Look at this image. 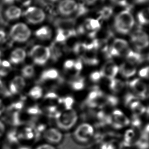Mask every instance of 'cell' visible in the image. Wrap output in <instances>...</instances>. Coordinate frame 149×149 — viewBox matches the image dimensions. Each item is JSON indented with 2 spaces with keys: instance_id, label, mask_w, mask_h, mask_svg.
<instances>
[{
  "instance_id": "obj_1",
  "label": "cell",
  "mask_w": 149,
  "mask_h": 149,
  "mask_svg": "<svg viewBox=\"0 0 149 149\" xmlns=\"http://www.w3.org/2000/svg\"><path fill=\"white\" fill-rule=\"evenodd\" d=\"M134 25V19L129 10H124L119 13L115 18V28L121 34H127Z\"/></svg>"
},
{
  "instance_id": "obj_2",
  "label": "cell",
  "mask_w": 149,
  "mask_h": 149,
  "mask_svg": "<svg viewBox=\"0 0 149 149\" xmlns=\"http://www.w3.org/2000/svg\"><path fill=\"white\" fill-rule=\"evenodd\" d=\"M10 38L15 42L23 43L28 40L31 36V31L23 22H18L12 26L10 30Z\"/></svg>"
},
{
  "instance_id": "obj_3",
  "label": "cell",
  "mask_w": 149,
  "mask_h": 149,
  "mask_svg": "<svg viewBox=\"0 0 149 149\" xmlns=\"http://www.w3.org/2000/svg\"><path fill=\"white\" fill-rule=\"evenodd\" d=\"M30 55L35 64L42 65L46 63L50 57L49 48L41 45H36L31 48Z\"/></svg>"
},
{
  "instance_id": "obj_4",
  "label": "cell",
  "mask_w": 149,
  "mask_h": 149,
  "mask_svg": "<svg viewBox=\"0 0 149 149\" xmlns=\"http://www.w3.org/2000/svg\"><path fill=\"white\" fill-rule=\"evenodd\" d=\"M77 119V113L74 110H66L64 112H61L60 117L56 119V123L61 129L68 130L74 126Z\"/></svg>"
},
{
  "instance_id": "obj_5",
  "label": "cell",
  "mask_w": 149,
  "mask_h": 149,
  "mask_svg": "<svg viewBox=\"0 0 149 149\" xmlns=\"http://www.w3.org/2000/svg\"><path fill=\"white\" fill-rule=\"evenodd\" d=\"M25 19L32 24H38L45 18V14L42 9L36 7H29L23 13Z\"/></svg>"
},
{
  "instance_id": "obj_6",
  "label": "cell",
  "mask_w": 149,
  "mask_h": 149,
  "mask_svg": "<svg viewBox=\"0 0 149 149\" xmlns=\"http://www.w3.org/2000/svg\"><path fill=\"white\" fill-rule=\"evenodd\" d=\"M131 41L139 50L145 48L149 45V38L147 34L141 30L135 31L132 33Z\"/></svg>"
},
{
  "instance_id": "obj_7",
  "label": "cell",
  "mask_w": 149,
  "mask_h": 149,
  "mask_svg": "<svg viewBox=\"0 0 149 149\" xmlns=\"http://www.w3.org/2000/svg\"><path fill=\"white\" fill-rule=\"evenodd\" d=\"M129 86L136 94L139 99H144L147 97L146 85L139 79H135L129 83Z\"/></svg>"
},
{
  "instance_id": "obj_8",
  "label": "cell",
  "mask_w": 149,
  "mask_h": 149,
  "mask_svg": "<svg viewBox=\"0 0 149 149\" xmlns=\"http://www.w3.org/2000/svg\"><path fill=\"white\" fill-rule=\"evenodd\" d=\"M77 5L74 0H62L58 5V11L63 15H69L76 11Z\"/></svg>"
},
{
  "instance_id": "obj_9",
  "label": "cell",
  "mask_w": 149,
  "mask_h": 149,
  "mask_svg": "<svg viewBox=\"0 0 149 149\" xmlns=\"http://www.w3.org/2000/svg\"><path fill=\"white\" fill-rule=\"evenodd\" d=\"M119 71V67L113 61L106 63L100 71L102 77H105L109 79H114Z\"/></svg>"
},
{
  "instance_id": "obj_10",
  "label": "cell",
  "mask_w": 149,
  "mask_h": 149,
  "mask_svg": "<svg viewBox=\"0 0 149 149\" xmlns=\"http://www.w3.org/2000/svg\"><path fill=\"white\" fill-rule=\"evenodd\" d=\"M26 86V81L22 76H17L14 77L9 84V91L13 95L20 93Z\"/></svg>"
},
{
  "instance_id": "obj_11",
  "label": "cell",
  "mask_w": 149,
  "mask_h": 149,
  "mask_svg": "<svg viewBox=\"0 0 149 149\" xmlns=\"http://www.w3.org/2000/svg\"><path fill=\"white\" fill-rule=\"evenodd\" d=\"M26 56V52L24 49L20 48H15L10 54V63L14 65L20 64L24 61Z\"/></svg>"
},
{
  "instance_id": "obj_12",
  "label": "cell",
  "mask_w": 149,
  "mask_h": 149,
  "mask_svg": "<svg viewBox=\"0 0 149 149\" xmlns=\"http://www.w3.org/2000/svg\"><path fill=\"white\" fill-rule=\"evenodd\" d=\"M22 14V10L21 8L18 6L14 5L8 7L5 12L6 18L9 20H18L20 18Z\"/></svg>"
},
{
  "instance_id": "obj_13",
  "label": "cell",
  "mask_w": 149,
  "mask_h": 149,
  "mask_svg": "<svg viewBox=\"0 0 149 149\" xmlns=\"http://www.w3.org/2000/svg\"><path fill=\"white\" fill-rule=\"evenodd\" d=\"M45 138L52 143H58L62 139V135L60 132L54 128H50L45 132Z\"/></svg>"
},
{
  "instance_id": "obj_14",
  "label": "cell",
  "mask_w": 149,
  "mask_h": 149,
  "mask_svg": "<svg viewBox=\"0 0 149 149\" xmlns=\"http://www.w3.org/2000/svg\"><path fill=\"white\" fill-rule=\"evenodd\" d=\"M115 50L119 53L120 55L126 54L129 51V46L127 41L122 39H116L113 42L111 46Z\"/></svg>"
},
{
  "instance_id": "obj_15",
  "label": "cell",
  "mask_w": 149,
  "mask_h": 149,
  "mask_svg": "<svg viewBox=\"0 0 149 149\" xmlns=\"http://www.w3.org/2000/svg\"><path fill=\"white\" fill-rule=\"evenodd\" d=\"M119 71H120V73L123 77L125 78H129L135 74L136 69L134 65L127 62L123 63L121 65L119 69Z\"/></svg>"
},
{
  "instance_id": "obj_16",
  "label": "cell",
  "mask_w": 149,
  "mask_h": 149,
  "mask_svg": "<svg viewBox=\"0 0 149 149\" xmlns=\"http://www.w3.org/2000/svg\"><path fill=\"white\" fill-rule=\"evenodd\" d=\"M55 25L58 29L64 30H72L75 25V21L72 18L58 19L56 20Z\"/></svg>"
},
{
  "instance_id": "obj_17",
  "label": "cell",
  "mask_w": 149,
  "mask_h": 149,
  "mask_svg": "<svg viewBox=\"0 0 149 149\" xmlns=\"http://www.w3.org/2000/svg\"><path fill=\"white\" fill-rule=\"evenodd\" d=\"M112 118L113 121L122 127L127 126L130 124L129 119L122 111L119 110H115L113 111Z\"/></svg>"
},
{
  "instance_id": "obj_18",
  "label": "cell",
  "mask_w": 149,
  "mask_h": 149,
  "mask_svg": "<svg viewBox=\"0 0 149 149\" xmlns=\"http://www.w3.org/2000/svg\"><path fill=\"white\" fill-rule=\"evenodd\" d=\"M52 35V30L47 26L42 27L35 32L36 37L41 40L49 39Z\"/></svg>"
},
{
  "instance_id": "obj_19",
  "label": "cell",
  "mask_w": 149,
  "mask_h": 149,
  "mask_svg": "<svg viewBox=\"0 0 149 149\" xmlns=\"http://www.w3.org/2000/svg\"><path fill=\"white\" fill-rule=\"evenodd\" d=\"M126 56L128 62L132 63L133 65H134L135 63H141L143 60V58L141 55L138 53L133 52L130 49L126 53Z\"/></svg>"
},
{
  "instance_id": "obj_20",
  "label": "cell",
  "mask_w": 149,
  "mask_h": 149,
  "mask_svg": "<svg viewBox=\"0 0 149 149\" xmlns=\"http://www.w3.org/2000/svg\"><path fill=\"white\" fill-rule=\"evenodd\" d=\"M83 59L84 62L88 65H95L98 64L99 61L97 58L95 54L93 53H86L83 55Z\"/></svg>"
},
{
  "instance_id": "obj_21",
  "label": "cell",
  "mask_w": 149,
  "mask_h": 149,
  "mask_svg": "<svg viewBox=\"0 0 149 149\" xmlns=\"http://www.w3.org/2000/svg\"><path fill=\"white\" fill-rule=\"evenodd\" d=\"M58 76V72L55 69H49L43 71L41 75V79L42 80L56 79Z\"/></svg>"
},
{
  "instance_id": "obj_22",
  "label": "cell",
  "mask_w": 149,
  "mask_h": 149,
  "mask_svg": "<svg viewBox=\"0 0 149 149\" xmlns=\"http://www.w3.org/2000/svg\"><path fill=\"white\" fill-rule=\"evenodd\" d=\"M109 87L111 91L115 93H118L124 88V83L119 79H113L111 80Z\"/></svg>"
},
{
  "instance_id": "obj_23",
  "label": "cell",
  "mask_w": 149,
  "mask_h": 149,
  "mask_svg": "<svg viewBox=\"0 0 149 149\" xmlns=\"http://www.w3.org/2000/svg\"><path fill=\"white\" fill-rule=\"evenodd\" d=\"M129 107L133 112L135 113V116L142 115L143 113L145 112V107H144L143 105L139 102V101L133 102L129 106Z\"/></svg>"
},
{
  "instance_id": "obj_24",
  "label": "cell",
  "mask_w": 149,
  "mask_h": 149,
  "mask_svg": "<svg viewBox=\"0 0 149 149\" xmlns=\"http://www.w3.org/2000/svg\"><path fill=\"white\" fill-rule=\"evenodd\" d=\"M43 95V90L41 87L35 86L31 89L29 92V96L32 99L38 100L41 98Z\"/></svg>"
},
{
  "instance_id": "obj_25",
  "label": "cell",
  "mask_w": 149,
  "mask_h": 149,
  "mask_svg": "<svg viewBox=\"0 0 149 149\" xmlns=\"http://www.w3.org/2000/svg\"><path fill=\"white\" fill-rule=\"evenodd\" d=\"M137 20L142 25H146L149 23V10L148 9L142 10L137 14Z\"/></svg>"
},
{
  "instance_id": "obj_26",
  "label": "cell",
  "mask_w": 149,
  "mask_h": 149,
  "mask_svg": "<svg viewBox=\"0 0 149 149\" xmlns=\"http://www.w3.org/2000/svg\"><path fill=\"white\" fill-rule=\"evenodd\" d=\"M100 26L99 21L95 19L89 18L86 22V27L88 30H98Z\"/></svg>"
},
{
  "instance_id": "obj_27",
  "label": "cell",
  "mask_w": 149,
  "mask_h": 149,
  "mask_svg": "<svg viewBox=\"0 0 149 149\" xmlns=\"http://www.w3.org/2000/svg\"><path fill=\"white\" fill-rule=\"evenodd\" d=\"M21 73L24 78H31L34 74V68L31 65H26L22 68Z\"/></svg>"
},
{
  "instance_id": "obj_28",
  "label": "cell",
  "mask_w": 149,
  "mask_h": 149,
  "mask_svg": "<svg viewBox=\"0 0 149 149\" xmlns=\"http://www.w3.org/2000/svg\"><path fill=\"white\" fill-rule=\"evenodd\" d=\"M58 102L60 104L64 105L65 108L66 110H70L72 109L74 100L72 97H67L64 98H58Z\"/></svg>"
},
{
  "instance_id": "obj_29",
  "label": "cell",
  "mask_w": 149,
  "mask_h": 149,
  "mask_svg": "<svg viewBox=\"0 0 149 149\" xmlns=\"http://www.w3.org/2000/svg\"><path fill=\"white\" fill-rule=\"evenodd\" d=\"M21 139L30 140L32 139L34 136V133L33 129L30 127H26L22 131L20 132Z\"/></svg>"
},
{
  "instance_id": "obj_30",
  "label": "cell",
  "mask_w": 149,
  "mask_h": 149,
  "mask_svg": "<svg viewBox=\"0 0 149 149\" xmlns=\"http://www.w3.org/2000/svg\"><path fill=\"white\" fill-rule=\"evenodd\" d=\"M135 133L132 129L128 130L125 133L124 143V145L125 146L130 145L131 142L135 137Z\"/></svg>"
},
{
  "instance_id": "obj_31",
  "label": "cell",
  "mask_w": 149,
  "mask_h": 149,
  "mask_svg": "<svg viewBox=\"0 0 149 149\" xmlns=\"http://www.w3.org/2000/svg\"><path fill=\"white\" fill-rule=\"evenodd\" d=\"M8 138L9 141L11 143H18L20 139H22L20 136V132H18L15 130L10 131V132L8 133Z\"/></svg>"
},
{
  "instance_id": "obj_32",
  "label": "cell",
  "mask_w": 149,
  "mask_h": 149,
  "mask_svg": "<svg viewBox=\"0 0 149 149\" xmlns=\"http://www.w3.org/2000/svg\"><path fill=\"white\" fill-rule=\"evenodd\" d=\"M0 67V76H5L9 73L11 67V65L9 62L4 60L1 62Z\"/></svg>"
},
{
  "instance_id": "obj_33",
  "label": "cell",
  "mask_w": 149,
  "mask_h": 149,
  "mask_svg": "<svg viewBox=\"0 0 149 149\" xmlns=\"http://www.w3.org/2000/svg\"><path fill=\"white\" fill-rule=\"evenodd\" d=\"M113 9L111 7L106 6L100 10V15L101 18L104 20H107L113 14Z\"/></svg>"
},
{
  "instance_id": "obj_34",
  "label": "cell",
  "mask_w": 149,
  "mask_h": 149,
  "mask_svg": "<svg viewBox=\"0 0 149 149\" xmlns=\"http://www.w3.org/2000/svg\"><path fill=\"white\" fill-rule=\"evenodd\" d=\"M137 145L140 149H148L149 147L148 135H143L137 142Z\"/></svg>"
},
{
  "instance_id": "obj_35",
  "label": "cell",
  "mask_w": 149,
  "mask_h": 149,
  "mask_svg": "<svg viewBox=\"0 0 149 149\" xmlns=\"http://www.w3.org/2000/svg\"><path fill=\"white\" fill-rule=\"evenodd\" d=\"M79 128L86 133L89 137H91L94 133V129L92 126L88 124H83L79 127Z\"/></svg>"
},
{
  "instance_id": "obj_36",
  "label": "cell",
  "mask_w": 149,
  "mask_h": 149,
  "mask_svg": "<svg viewBox=\"0 0 149 149\" xmlns=\"http://www.w3.org/2000/svg\"><path fill=\"white\" fill-rule=\"evenodd\" d=\"M85 86V83L83 79L74 81L71 83V87L75 91H80L83 89Z\"/></svg>"
},
{
  "instance_id": "obj_37",
  "label": "cell",
  "mask_w": 149,
  "mask_h": 149,
  "mask_svg": "<svg viewBox=\"0 0 149 149\" xmlns=\"http://www.w3.org/2000/svg\"><path fill=\"white\" fill-rule=\"evenodd\" d=\"M139 99L137 98V96L135 95H132L131 93H128L125 97V105L129 107V106L133 102L139 101Z\"/></svg>"
},
{
  "instance_id": "obj_38",
  "label": "cell",
  "mask_w": 149,
  "mask_h": 149,
  "mask_svg": "<svg viewBox=\"0 0 149 149\" xmlns=\"http://www.w3.org/2000/svg\"><path fill=\"white\" fill-rule=\"evenodd\" d=\"M119 103V99L115 96H108L105 98V103L111 106H115Z\"/></svg>"
},
{
  "instance_id": "obj_39",
  "label": "cell",
  "mask_w": 149,
  "mask_h": 149,
  "mask_svg": "<svg viewBox=\"0 0 149 149\" xmlns=\"http://www.w3.org/2000/svg\"><path fill=\"white\" fill-rule=\"evenodd\" d=\"M67 38L65 36L62 30L61 29H58L57 31V34H56V42H64L66 40Z\"/></svg>"
},
{
  "instance_id": "obj_40",
  "label": "cell",
  "mask_w": 149,
  "mask_h": 149,
  "mask_svg": "<svg viewBox=\"0 0 149 149\" xmlns=\"http://www.w3.org/2000/svg\"><path fill=\"white\" fill-rule=\"evenodd\" d=\"M27 112L31 115H37L41 114L42 112L38 106H34L28 108L27 110Z\"/></svg>"
},
{
  "instance_id": "obj_41",
  "label": "cell",
  "mask_w": 149,
  "mask_h": 149,
  "mask_svg": "<svg viewBox=\"0 0 149 149\" xmlns=\"http://www.w3.org/2000/svg\"><path fill=\"white\" fill-rule=\"evenodd\" d=\"M90 79L91 80L96 82L97 81L100 80L101 78L102 77L101 74L100 72H98V71H95L93 73H92L90 74Z\"/></svg>"
},
{
  "instance_id": "obj_42",
  "label": "cell",
  "mask_w": 149,
  "mask_h": 149,
  "mask_svg": "<svg viewBox=\"0 0 149 149\" xmlns=\"http://www.w3.org/2000/svg\"><path fill=\"white\" fill-rule=\"evenodd\" d=\"M87 11V8L85 6L82 4H79L77 5V8L75 12L77 16H81V15L85 14Z\"/></svg>"
},
{
  "instance_id": "obj_43",
  "label": "cell",
  "mask_w": 149,
  "mask_h": 149,
  "mask_svg": "<svg viewBox=\"0 0 149 149\" xmlns=\"http://www.w3.org/2000/svg\"><path fill=\"white\" fill-rule=\"evenodd\" d=\"M149 67H147L143 68L139 71V76L143 78H148L149 77Z\"/></svg>"
},
{
  "instance_id": "obj_44",
  "label": "cell",
  "mask_w": 149,
  "mask_h": 149,
  "mask_svg": "<svg viewBox=\"0 0 149 149\" xmlns=\"http://www.w3.org/2000/svg\"><path fill=\"white\" fill-rule=\"evenodd\" d=\"M45 99L49 100H55L57 99L58 100V95L55 93H49L45 96Z\"/></svg>"
},
{
  "instance_id": "obj_45",
  "label": "cell",
  "mask_w": 149,
  "mask_h": 149,
  "mask_svg": "<svg viewBox=\"0 0 149 149\" xmlns=\"http://www.w3.org/2000/svg\"><path fill=\"white\" fill-rule=\"evenodd\" d=\"M73 67L77 72H80L83 69V63H82L81 60L79 59V60L75 61Z\"/></svg>"
},
{
  "instance_id": "obj_46",
  "label": "cell",
  "mask_w": 149,
  "mask_h": 149,
  "mask_svg": "<svg viewBox=\"0 0 149 149\" xmlns=\"http://www.w3.org/2000/svg\"><path fill=\"white\" fill-rule=\"evenodd\" d=\"M74 61L73 60H68L66 61L65 63H64V67L66 69L70 70L73 67L74 65Z\"/></svg>"
},
{
  "instance_id": "obj_47",
  "label": "cell",
  "mask_w": 149,
  "mask_h": 149,
  "mask_svg": "<svg viewBox=\"0 0 149 149\" xmlns=\"http://www.w3.org/2000/svg\"><path fill=\"white\" fill-rule=\"evenodd\" d=\"M32 0H16L20 5L24 7H29L30 5Z\"/></svg>"
},
{
  "instance_id": "obj_48",
  "label": "cell",
  "mask_w": 149,
  "mask_h": 149,
  "mask_svg": "<svg viewBox=\"0 0 149 149\" xmlns=\"http://www.w3.org/2000/svg\"><path fill=\"white\" fill-rule=\"evenodd\" d=\"M141 120L137 117V116H135L132 120V125L134 127H139L141 125Z\"/></svg>"
},
{
  "instance_id": "obj_49",
  "label": "cell",
  "mask_w": 149,
  "mask_h": 149,
  "mask_svg": "<svg viewBox=\"0 0 149 149\" xmlns=\"http://www.w3.org/2000/svg\"><path fill=\"white\" fill-rule=\"evenodd\" d=\"M111 1L120 6H126L127 5V0H111Z\"/></svg>"
},
{
  "instance_id": "obj_50",
  "label": "cell",
  "mask_w": 149,
  "mask_h": 149,
  "mask_svg": "<svg viewBox=\"0 0 149 149\" xmlns=\"http://www.w3.org/2000/svg\"><path fill=\"white\" fill-rule=\"evenodd\" d=\"M23 107V103L22 102H17L12 105V108L17 110L22 109Z\"/></svg>"
},
{
  "instance_id": "obj_51",
  "label": "cell",
  "mask_w": 149,
  "mask_h": 149,
  "mask_svg": "<svg viewBox=\"0 0 149 149\" xmlns=\"http://www.w3.org/2000/svg\"><path fill=\"white\" fill-rule=\"evenodd\" d=\"M5 132V126L2 121H0V137H2Z\"/></svg>"
},
{
  "instance_id": "obj_52",
  "label": "cell",
  "mask_w": 149,
  "mask_h": 149,
  "mask_svg": "<svg viewBox=\"0 0 149 149\" xmlns=\"http://www.w3.org/2000/svg\"><path fill=\"white\" fill-rule=\"evenodd\" d=\"M6 37V33L2 30H0V44L4 42Z\"/></svg>"
},
{
  "instance_id": "obj_53",
  "label": "cell",
  "mask_w": 149,
  "mask_h": 149,
  "mask_svg": "<svg viewBox=\"0 0 149 149\" xmlns=\"http://www.w3.org/2000/svg\"><path fill=\"white\" fill-rule=\"evenodd\" d=\"M107 115L105 114V113L103 111H100L97 114V117L98 118L100 119V120H102V121H104L105 119L107 117Z\"/></svg>"
},
{
  "instance_id": "obj_54",
  "label": "cell",
  "mask_w": 149,
  "mask_h": 149,
  "mask_svg": "<svg viewBox=\"0 0 149 149\" xmlns=\"http://www.w3.org/2000/svg\"><path fill=\"white\" fill-rule=\"evenodd\" d=\"M36 149H55L52 145H42L37 148Z\"/></svg>"
},
{
  "instance_id": "obj_55",
  "label": "cell",
  "mask_w": 149,
  "mask_h": 149,
  "mask_svg": "<svg viewBox=\"0 0 149 149\" xmlns=\"http://www.w3.org/2000/svg\"><path fill=\"white\" fill-rule=\"evenodd\" d=\"M45 126L44 125H40V126H39L38 127V131L39 132H42V131L45 130Z\"/></svg>"
},
{
  "instance_id": "obj_56",
  "label": "cell",
  "mask_w": 149,
  "mask_h": 149,
  "mask_svg": "<svg viewBox=\"0 0 149 149\" xmlns=\"http://www.w3.org/2000/svg\"><path fill=\"white\" fill-rule=\"evenodd\" d=\"M85 2L88 5H92L97 1V0H84Z\"/></svg>"
},
{
  "instance_id": "obj_57",
  "label": "cell",
  "mask_w": 149,
  "mask_h": 149,
  "mask_svg": "<svg viewBox=\"0 0 149 149\" xmlns=\"http://www.w3.org/2000/svg\"><path fill=\"white\" fill-rule=\"evenodd\" d=\"M4 1L6 4H12L16 1V0H4Z\"/></svg>"
},
{
  "instance_id": "obj_58",
  "label": "cell",
  "mask_w": 149,
  "mask_h": 149,
  "mask_svg": "<svg viewBox=\"0 0 149 149\" xmlns=\"http://www.w3.org/2000/svg\"><path fill=\"white\" fill-rule=\"evenodd\" d=\"M3 110V102L0 99V114L2 113Z\"/></svg>"
},
{
  "instance_id": "obj_59",
  "label": "cell",
  "mask_w": 149,
  "mask_h": 149,
  "mask_svg": "<svg viewBox=\"0 0 149 149\" xmlns=\"http://www.w3.org/2000/svg\"><path fill=\"white\" fill-rule=\"evenodd\" d=\"M115 149L114 147L112 144H107V149Z\"/></svg>"
},
{
  "instance_id": "obj_60",
  "label": "cell",
  "mask_w": 149,
  "mask_h": 149,
  "mask_svg": "<svg viewBox=\"0 0 149 149\" xmlns=\"http://www.w3.org/2000/svg\"><path fill=\"white\" fill-rule=\"evenodd\" d=\"M3 89V83L2 80L0 79V93L2 92Z\"/></svg>"
},
{
  "instance_id": "obj_61",
  "label": "cell",
  "mask_w": 149,
  "mask_h": 149,
  "mask_svg": "<svg viewBox=\"0 0 149 149\" xmlns=\"http://www.w3.org/2000/svg\"><path fill=\"white\" fill-rule=\"evenodd\" d=\"M107 143H104V144H103V145H102L101 146L100 149H107Z\"/></svg>"
},
{
  "instance_id": "obj_62",
  "label": "cell",
  "mask_w": 149,
  "mask_h": 149,
  "mask_svg": "<svg viewBox=\"0 0 149 149\" xmlns=\"http://www.w3.org/2000/svg\"><path fill=\"white\" fill-rule=\"evenodd\" d=\"M148 1V0H136V2L139 3H142L147 2Z\"/></svg>"
},
{
  "instance_id": "obj_63",
  "label": "cell",
  "mask_w": 149,
  "mask_h": 149,
  "mask_svg": "<svg viewBox=\"0 0 149 149\" xmlns=\"http://www.w3.org/2000/svg\"><path fill=\"white\" fill-rule=\"evenodd\" d=\"M17 149H31L30 148L28 147H26V146H22L18 148Z\"/></svg>"
},
{
  "instance_id": "obj_64",
  "label": "cell",
  "mask_w": 149,
  "mask_h": 149,
  "mask_svg": "<svg viewBox=\"0 0 149 149\" xmlns=\"http://www.w3.org/2000/svg\"><path fill=\"white\" fill-rule=\"evenodd\" d=\"M50 1H52V2H55V1H56L57 0H50Z\"/></svg>"
}]
</instances>
